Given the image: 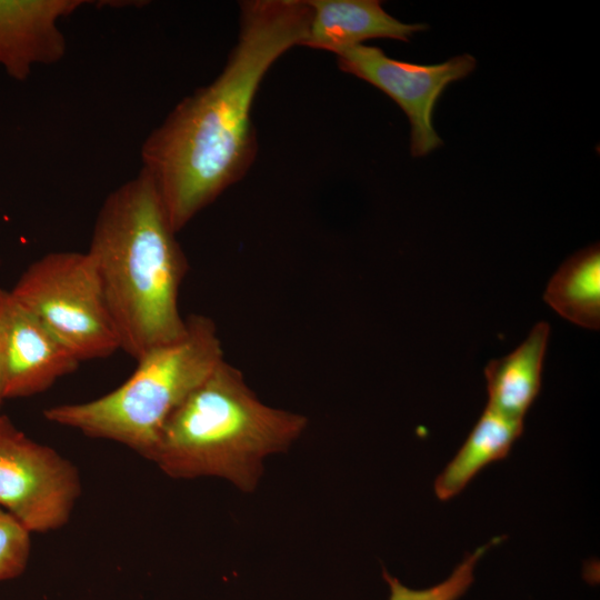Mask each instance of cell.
I'll list each match as a JSON object with an SVG mask.
<instances>
[{"label":"cell","mask_w":600,"mask_h":600,"mask_svg":"<svg viewBox=\"0 0 600 600\" xmlns=\"http://www.w3.org/2000/svg\"><path fill=\"white\" fill-rule=\"evenodd\" d=\"M9 293L80 362L106 358L120 350L87 251L43 254L28 266Z\"/></svg>","instance_id":"obj_5"},{"label":"cell","mask_w":600,"mask_h":600,"mask_svg":"<svg viewBox=\"0 0 600 600\" xmlns=\"http://www.w3.org/2000/svg\"><path fill=\"white\" fill-rule=\"evenodd\" d=\"M81 493L77 468L0 414V507L30 532L63 527Z\"/></svg>","instance_id":"obj_6"},{"label":"cell","mask_w":600,"mask_h":600,"mask_svg":"<svg viewBox=\"0 0 600 600\" xmlns=\"http://www.w3.org/2000/svg\"><path fill=\"white\" fill-rule=\"evenodd\" d=\"M340 70L353 74L389 96L411 124V154L422 157L442 144L432 126L438 98L452 81L467 77L476 59L457 56L438 64H414L391 59L377 47L358 44L337 54Z\"/></svg>","instance_id":"obj_7"},{"label":"cell","mask_w":600,"mask_h":600,"mask_svg":"<svg viewBox=\"0 0 600 600\" xmlns=\"http://www.w3.org/2000/svg\"><path fill=\"white\" fill-rule=\"evenodd\" d=\"M223 359L213 320L190 314L184 332L140 357L133 373L117 389L87 402L47 408L43 417L88 437L124 444L149 459L167 420Z\"/></svg>","instance_id":"obj_4"},{"label":"cell","mask_w":600,"mask_h":600,"mask_svg":"<svg viewBox=\"0 0 600 600\" xmlns=\"http://www.w3.org/2000/svg\"><path fill=\"white\" fill-rule=\"evenodd\" d=\"M2 400L0 399V404H1Z\"/></svg>","instance_id":"obj_17"},{"label":"cell","mask_w":600,"mask_h":600,"mask_svg":"<svg viewBox=\"0 0 600 600\" xmlns=\"http://www.w3.org/2000/svg\"><path fill=\"white\" fill-rule=\"evenodd\" d=\"M80 361L9 290L0 317V399L26 398L76 371Z\"/></svg>","instance_id":"obj_8"},{"label":"cell","mask_w":600,"mask_h":600,"mask_svg":"<svg viewBox=\"0 0 600 600\" xmlns=\"http://www.w3.org/2000/svg\"><path fill=\"white\" fill-rule=\"evenodd\" d=\"M159 193L142 170L112 190L97 214L88 254L120 349L138 360L179 338V291L188 260Z\"/></svg>","instance_id":"obj_2"},{"label":"cell","mask_w":600,"mask_h":600,"mask_svg":"<svg viewBox=\"0 0 600 600\" xmlns=\"http://www.w3.org/2000/svg\"><path fill=\"white\" fill-rule=\"evenodd\" d=\"M83 0H0V67L17 80H27L39 64L59 62L67 40L59 22Z\"/></svg>","instance_id":"obj_9"},{"label":"cell","mask_w":600,"mask_h":600,"mask_svg":"<svg viewBox=\"0 0 600 600\" xmlns=\"http://www.w3.org/2000/svg\"><path fill=\"white\" fill-rule=\"evenodd\" d=\"M500 540V537L494 538L472 553H468L449 578L428 589L416 590L408 588L388 573L387 570H383L382 576L390 590L389 600H458L473 582V570L478 560Z\"/></svg>","instance_id":"obj_14"},{"label":"cell","mask_w":600,"mask_h":600,"mask_svg":"<svg viewBox=\"0 0 600 600\" xmlns=\"http://www.w3.org/2000/svg\"><path fill=\"white\" fill-rule=\"evenodd\" d=\"M303 0L240 2L238 39L221 72L183 98L141 146L169 223L182 230L239 182L257 157L253 100L272 64L306 39Z\"/></svg>","instance_id":"obj_1"},{"label":"cell","mask_w":600,"mask_h":600,"mask_svg":"<svg viewBox=\"0 0 600 600\" xmlns=\"http://www.w3.org/2000/svg\"><path fill=\"white\" fill-rule=\"evenodd\" d=\"M543 300L576 326H600V248L592 244L568 258L550 279Z\"/></svg>","instance_id":"obj_13"},{"label":"cell","mask_w":600,"mask_h":600,"mask_svg":"<svg viewBox=\"0 0 600 600\" xmlns=\"http://www.w3.org/2000/svg\"><path fill=\"white\" fill-rule=\"evenodd\" d=\"M549 336L550 326L538 322L512 352L487 363V407L509 419L523 421L541 389Z\"/></svg>","instance_id":"obj_11"},{"label":"cell","mask_w":600,"mask_h":600,"mask_svg":"<svg viewBox=\"0 0 600 600\" xmlns=\"http://www.w3.org/2000/svg\"><path fill=\"white\" fill-rule=\"evenodd\" d=\"M7 293H8V290L0 288V317H1L3 306H4Z\"/></svg>","instance_id":"obj_16"},{"label":"cell","mask_w":600,"mask_h":600,"mask_svg":"<svg viewBox=\"0 0 600 600\" xmlns=\"http://www.w3.org/2000/svg\"><path fill=\"white\" fill-rule=\"evenodd\" d=\"M307 424L262 402L223 359L167 420L148 460L173 479L216 477L251 492L264 460L288 451Z\"/></svg>","instance_id":"obj_3"},{"label":"cell","mask_w":600,"mask_h":600,"mask_svg":"<svg viewBox=\"0 0 600 600\" xmlns=\"http://www.w3.org/2000/svg\"><path fill=\"white\" fill-rule=\"evenodd\" d=\"M30 533L0 507V581L14 579L26 570L31 551Z\"/></svg>","instance_id":"obj_15"},{"label":"cell","mask_w":600,"mask_h":600,"mask_svg":"<svg viewBox=\"0 0 600 600\" xmlns=\"http://www.w3.org/2000/svg\"><path fill=\"white\" fill-rule=\"evenodd\" d=\"M523 431V421L486 407L466 441L434 481V493L447 501L459 494L488 464L506 458Z\"/></svg>","instance_id":"obj_12"},{"label":"cell","mask_w":600,"mask_h":600,"mask_svg":"<svg viewBox=\"0 0 600 600\" xmlns=\"http://www.w3.org/2000/svg\"><path fill=\"white\" fill-rule=\"evenodd\" d=\"M311 18L302 47L339 54L373 38L408 42L424 23H404L386 12L378 0H307Z\"/></svg>","instance_id":"obj_10"}]
</instances>
